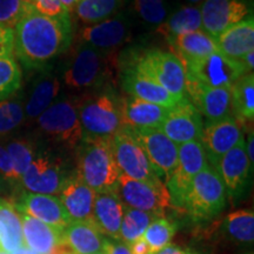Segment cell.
<instances>
[{
  "label": "cell",
  "instance_id": "cell-1",
  "mask_svg": "<svg viewBox=\"0 0 254 254\" xmlns=\"http://www.w3.org/2000/svg\"><path fill=\"white\" fill-rule=\"evenodd\" d=\"M13 52L27 68H41L71 46L73 26L69 14L49 17L37 9L14 28Z\"/></svg>",
  "mask_w": 254,
  "mask_h": 254
},
{
  "label": "cell",
  "instance_id": "cell-2",
  "mask_svg": "<svg viewBox=\"0 0 254 254\" xmlns=\"http://www.w3.org/2000/svg\"><path fill=\"white\" fill-rule=\"evenodd\" d=\"M75 173L95 193L116 192L120 170L111 139H84L78 145Z\"/></svg>",
  "mask_w": 254,
  "mask_h": 254
},
{
  "label": "cell",
  "instance_id": "cell-3",
  "mask_svg": "<svg viewBox=\"0 0 254 254\" xmlns=\"http://www.w3.org/2000/svg\"><path fill=\"white\" fill-rule=\"evenodd\" d=\"M79 119L82 140L111 139L123 126L122 98L109 90L82 98L79 105Z\"/></svg>",
  "mask_w": 254,
  "mask_h": 254
},
{
  "label": "cell",
  "instance_id": "cell-4",
  "mask_svg": "<svg viewBox=\"0 0 254 254\" xmlns=\"http://www.w3.org/2000/svg\"><path fill=\"white\" fill-rule=\"evenodd\" d=\"M226 196V189L220 176L208 165L190 182L182 211L194 221L211 220L225 208Z\"/></svg>",
  "mask_w": 254,
  "mask_h": 254
},
{
  "label": "cell",
  "instance_id": "cell-5",
  "mask_svg": "<svg viewBox=\"0 0 254 254\" xmlns=\"http://www.w3.org/2000/svg\"><path fill=\"white\" fill-rule=\"evenodd\" d=\"M136 72L158 82L174 97L184 99L186 94V73L182 60L161 50H148L131 66Z\"/></svg>",
  "mask_w": 254,
  "mask_h": 254
},
{
  "label": "cell",
  "instance_id": "cell-6",
  "mask_svg": "<svg viewBox=\"0 0 254 254\" xmlns=\"http://www.w3.org/2000/svg\"><path fill=\"white\" fill-rule=\"evenodd\" d=\"M79 105L80 99L73 97L55 101L37 118L39 128L53 140L77 147L82 140Z\"/></svg>",
  "mask_w": 254,
  "mask_h": 254
},
{
  "label": "cell",
  "instance_id": "cell-7",
  "mask_svg": "<svg viewBox=\"0 0 254 254\" xmlns=\"http://www.w3.org/2000/svg\"><path fill=\"white\" fill-rule=\"evenodd\" d=\"M111 147L120 173L124 176L140 182H163L129 128L120 127L111 138Z\"/></svg>",
  "mask_w": 254,
  "mask_h": 254
},
{
  "label": "cell",
  "instance_id": "cell-8",
  "mask_svg": "<svg viewBox=\"0 0 254 254\" xmlns=\"http://www.w3.org/2000/svg\"><path fill=\"white\" fill-rule=\"evenodd\" d=\"M183 65L186 81L205 87H232L238 79L246 74L239 62L227 58L219 51Z\"/></svg>",
  "mask_w": 254,
  "mask_h": 254
},
{
  "label": "cell",
  "instance_id": "cell-9",
  "mask_svg": "<svg viewBox=\"0 0 254 254\" xmlns=\"http://www.w3.org/2000/svg\"><path fill=\"white\" fill-rule=\"evenodd\" d=\"M208 166L204 147L199 140L178 146V164L171 176L165 180L171 205L182 211L184 199L192 179Z\"/></svg>",
  "mask_w": 254,
  "mask_h": 254
},
{
  "label": "cell",
  "instance_id": "cell-10",
  "mask_svg": "<svg viewBox=\"0 0 254 254\" xmlns=\"http://www.w3.org/2000/svg\"><path fill=\"white\" fill-rule=\"evenodd\" d=\"M116 193L124 206L158 217H163L165 209L171 206L170 194L164 182H140L120 174Z\"/></svg>",
  "mask_w": 254,
  "mask_h": 254
},
{
  "label": "cell",
  "instance_id": "cell-11",
  "mask_svg": "<svg viewBox=\"0 0 254 254\" xmlns=\"http://www.w3.org/2000/svg\"><path fill=\"white\" fill-rule=\"evenodd\" d=\"M106 53L86 43L79 45L64 75L66 84L73 88L100 86L109 74Z\"/></svg>",
  "mask_w": 254,
  "mask_h": 254
},
{
  "label": "cell",
  "instance_id": "cell-12",
  "mask_svg": "<svg viewBox=\"0 0 254 254\" xmlns=\"http://www.w3.org/2000/svg\"><path fill=\"white\" fill-rule=\"evenodd\" d=\"M199 8L202 31L217 39L228 27L252 17L253 0H204Z\"/></svg>",
  "mask_w": 254,
  "mask_h": 254
},
{
  "label": "cell",
  "instance_id": "cell-13",
  "mask_svg": "<svg viewBox=\"0 0 254 254\" xmlns=\"http://www.w3.org/2000/svg\"><path fill=\"white\" fill-rule=\"evenodd\" d=\"M244 125L234 117L207 122L202 127L199 141L204 147L208 165L217 170L220 159L244 139Z\"/></svg>",
  "mask_w": 254,
  "mask_h": 254
},
{
  "label": "cell",
  "instance_id": "cell-14",
  "mask_svg": "<svg viewBox=\"0 0 254 254\" xmlns=\"http://www.w3.org/2000/svg\"><path fill=\"white\" fill-rule=\"evenodd\" d=\"M67 177L60 159L44 153L34 157L20 180L28 192L55 195Z\"/></svg>",
  "mask_w": 254,
  "mask_h": 254
},
{
  "label": "cell",
  "instance_id": "cell-15",
  "mask_svg": "<svg viewBox=\"0 0 254 254\" xmlns=\"http://www.w3.org/2000/svg\"><path fill=\"white\" fill-rule=\"evenodd\" d=\"M131 131L144 148L158 177L161 180L163 178L166 180L177 167L178 145L159 128L131 129Z\"/></svg>",
  "mask_w": 254,
  "mask_h": 254
},
{
  "label": "cell",
  "instance_id": "cell-16",
  "mask_svg": "<svg viewBox=\"0 0 254 254\" xmlns=\"http://www.w3.org/2000/svg\"><path fill=\"white\" fill-rule=\"evenodd\" d=\"M202 127L204 124L201 114L190 100L184 98L170 110L159 129L179 146L185 142L199 140Z\"/></svg>",
  "mask_w": 254,
  "mask_h": 254
},
{
  "label": "cell",
  "instance_id": "cell-17",
  "mask_svg": "<svg viewBox=\"0 0 254 254\" xmlns=\"http://www.w3.org/2000/svg\"><path fill=\"white\" fill-rule=\"evenodd\" d=\"M215 171L224 183L226 194L233 200L240 199L246 192L250 176L253 173V167L246 154L245 138L220 159Z\"/></svg>",
  "mask_w": 254,
  "mask_h": 254
},
{
  "label": "cell",
  "instance_id": "cell-18",
  "mask_svg": "<svg viewBox=\"0 0 254 254\" xmlns=\"http://www.w3.org/2000/svg\"><path fill=\"white\" fill-rule=\"evenodd\" d=\"M19 213L30 215L50 226L64 230L71 222L63 202L56 195L26 192L15 202Z\"/></svg>",
  "mask_w": 254,
  "mask_h": 254
},
{
  "label": "cell",
  "instance_id": "cell-19",
  "mask_svg": "<svg viewBox=\"0 0 254 254\" xmlns=\"http://www.w3.org/2000/svg\"><path fill=\"white\" fill-rule=\"evenodd\" d=\"M185 92L190 103L207 122L226 119L232 114L231 87H205L186 81Z\"/></svg>",
  "mask_w": 254,
  "mask_h": 254
},
{
  "label": "cell",
  "instance_id": "cell-20",
  "mask_svg": "<svg viewBox=\"0 0 254 254\" xmlns=\"http://www.w3.org/2000/svg\"><path fill=\"white\" fill-rule=\"evenodd\" d=\"M58 194L71 221H92L95 192L77 173L68 174Z\"/></svg>",
  "mask_w": 254,
  "mask_h": 254
},
{
  "label": "cell",
  "instance_id": "cell-21",
  "mask_svg": "<svg viewBox=\"0 0 254 254\" xmlns=\"http://www.w3.org/2000/svg\"><path fill=\"white\" fill-rule=\"evenodd\" d=\"M128 36L129 24L123 14H116L100 23L87 25L81 30L84 43L104 52L123 45Z\"/></svg>",
  "mask_w": 254,
  "mask_h": 254
},
{
  "label": "cell",
  "instance_id": "cell-22",
  "mask_svg": "<svg viewBox=\"0 0 254 254\" xmlns=\"http://www.w3.org/2000/svg\"><path fill=\"white\" fill-rule=\"evenodd\" d=\"M123 88L127 94H129V97L159 105L166 109H172L182 100L171 94L158 82L140 74L132 67H128L124 72Z\"/></svg>",
  "mask_w": 254,
  "mask_h": 254
},
{
  "label": "cell",
  "instance_id": "cell-23",
  "mask_svg": "<svg viewBox=\"0 0 254 254\" xmlns=\"http://www.w3.org/2000/svg\"><path fill=\"white\" fill-rule=\"evenodd\" d=\"M170 110L132 97L122 98L123 126L131 129L159 128Z\"/></svg>",
  "mask_w": 254,
  "mask_h": 254
},
{
  "label": "cell",
  "instance_id": "cell-24",
  "mask_svg": "<svg viewBox=\"0 0 254 254\" xmlns=\"http://www.w3.org/2000/svg\"><path fill=\"white\" fill-rule=\"evenodd\" d=\"M124 205L116 192L95 193L92 222L103 236L119 239Z\"/></svg>",
  "mask_w": 254,
  "mask_h": 254
},
{
  "label": "cell",
  "instance_id": "cell-25",
  "mask_svg": "<svg viewBox=\"0 0 254 254\" xmlns=\"http://www.w3.org/2000/svg\"><path fill=\"white\" fill-rule=\"evenodd\" d=\"M219 52L227 58L240 62L247 53L254 51V18L240 21L224 31L217 39Z\"/></svg>",
  "mask_w": 254,
  "mask_h": 254
},
{
  "label": "cell",
  "instance_id": "cell-26",
  "mask_svg": "<svg viewBox=\"0 0 254 254\" xmlns=\"http://www.w3.org/2000/svg\"><path fill=\"white\" fill-rule=\"evenodd\" d=\"M19 213V212H18ZM23 228L24 245L38 254H50L63 244V231L45 222L19 213Z\"/></svg>",
  "mask_w": 254,
  "mask_h": 254
},
{
  "label": "cell",
  "instance_id": "cell-27",
  "mask_svg": "<svg viewBox=\"0 0 254 254\" xmlns=\"http://www.w3.org/2000/svg\"><path fill=\"white\" fill-rule=\"evenodd\" d=\"M106 240L92 221H71L63 231V244L73 254L99 252Z\"/></svg>",
  "mask_w": 254,
  "mask_h": 254
},
{
  "label": "cell",
  "instance_id": "cell-28",
  "mask_svg": "<svg viewBox=\"0 0 254 254\" xmlns=\"http://www.w3.org/2000/svg\"><path fill=\"white\" fill-rule=\"evenodd\" d=\"M167 40L176 52L173 55L182 60L183 64L201 59L219 51L215 39L202 30L180 34Z\"/></svg>",
  "mask_w": 254,
  "mask_h": 254
},
{
  "label": "cell",
  "instance_id": "cell-29",
  "mask_svg": "<svg viewBox=\"0 0 254 254\" xmlns=\"http://www.w3.org/2000/svg\"><path fill=\"white\" fill-rule=\"evenodd\" d=\"M60 92V81L52 74H44L34 84L30 98L25 105V117L37 119L51 104L56 101Z\"/></svg>",
  "mask_w": 254,
  "mask_h": 254
},
{
  "label": "cell",
  "instance_id": "cell-30",
  "mask_svg": "<svg viewBox=\"0 0 254 254\" xmlns=\"http://www.w3.org/2000/svg\"><path fill=\"white\" fill-rule=\"evenodd\" d=\"M0 244L6 253H12L24 245L20 215L14 205L0 198Z\"/></svg>",
  "mask_w": 254,
  "mask_h": 254
},
{
  "label": "cell",
  "instance_id": "cell-31",
  "mask_svg": "<svg viewBox=\"0 0 254 254\" xmlns=\"http://www.w3.org/2000/svg\"><path fill=\"white\" fill-rule=\"evenodd\" d=\"M232 112L234 118L244 123L254 119V74H244L232 85Z\"/></svg>",
  "mask_w": 254,
  "mask_h": 254
},
{
  "label": "cell",
  "instance_id": "cell-32",
  "mask_svg": "<svg viewBox=\"0 0 254 254\" xmlns=\"http://www.w3.org/2000/svg\"><path fill=\"white\" fill-rule=\"evenodd\" d=\"M199 30H202L201 14L200 8L196 6L179 8L158 28V31L164 33L167 39Z\"/></svg>",
  "mask_w": 254,
  "mask_h": 254
},
{
  "label": "cell",
  "instance_id": "cell-33",
  "mask_svg": "<svg viewBox=\"0 0 254 254\" xmlns=\"http://www.w3.org/2000/svg\"><path fill=\"white\" fill-rule=\"evenodd\" d=\"M222 233L239 244H252L254 240V213L252 209H239L228 214L222 222Z\"/></svg>",
  "mask_w": 254,
  "mask_h": 254
},
{
  "label": "cell",
  "instance_id": "cell-34",
  "mask_svg": "<svg viewBox=\"0 0 254 254\" xmlns=\"http://www.w3.org/2000/svg\"><path fill=\"white\" fill-rule=\"evenodd\" d=\"M161 218L157 214L148 213V212L139 211L131 207L124 206V215L122 220V226H120L119 239L126 245H131L136 239L142 237L144 232L147 227L154 221L155 219Z\"/></svg>",
  "mask_w": 254,
  "mask_h": 254
},
{
  "label": "cell",
  "instance_id": "cell-35",
  "mask_svg": "<svg viewBox=\"0 0 254 254\" xmlns=\"http://www.w3.org/2000/svg\"><path fill=\"white\" fill-rule=\"evenodd\" d=\"M122 5L123 0H79L74 11L82 23L92 25L116 15Z\"/></svg>",
  "mask_w": 254,
  "mask_h": 254
},
{
  "label": "cell",
  "instance_id": "cell-36",
  "mask_svg": "<svg viewBox=\"0 0 254 254\" xmlns=\"http://www.w3.org/2000/svg\"><path fill=\"white\" fill-rule=\"evenodd\" d=\"M174 233H176V226L170 220L161 217L152 221L142 237L150 247L151 253L154 254L170 245Z\"/></svg>",
  "mask_w": 254,
  "mask_h": 254
},
{
  "label": "cell",
  "instance_id": "cell-37",
  "mask_svg": "<svg viewBox=\"0 0 254 254\" xmlns=\"http://www.w3.org/2000/svg\"><path fill=\"white\" fill-rule=\"evenodd\" d=\"M20 85L21 69L14 57L0 58V101L11 98Z\"/></svg>",
  "mask_w": 254,
  "mask_h": 254
},
{
  "label": "cell",
  "instance_id": "cell-38",
  "mask_svg": "<svg viewBox=\"0 0 254 254\" xmlns=\"http://www.w3.org/2000/svg\"><path fill=\"white\" fill-rule=\"evenodd\" d=\"M25 119V107L19 99L0 101V135L7 134L20 125Z\"/></svg>",
  "mask_w": 254,
  "mask_h": 254
},
{
  "label": "cell",
  "instance_id": "cell-39",
  "mask_svg": "<svg viewBox=\"0 0 254 254\" xmlns=\"http://www.w3.org/2000/svg\"><path fill=\"white\" fill-rule=\"evenodd\" d=\"M34 9L33 5L23 0H0V25L14 28L25 15Z\"/></svg>",
  "mask_w": 254,
  "mask_h": 254
},
{
  "label": "cell",
  "instance_id": "cell-40",
  "mask_svg": "<svg viewBox=\"0 0 254 254\" xmlns=\"http://www.w3.org/2000/svg\"><path fill=\"white\" fill-rule=\"evenodd\" d=\"M6 151L11 158L15 173L20 179L34 159L33 146L27 141L14 140L9 142L6 147Z\"/></svg>",
  "mask_w": 254,
  "mask_h": 254
},
{
  "label": "cell",
  "instance_id": "cell-41",
  "mask_svg": "<svg viewBox=\"0 0 254 254\" xmlns=\"http://www.w3.org/2000/svg\"><path fill=\"white\" fill-rule=\"evenodd\" d=\"M134 8L139 17L151 25L160 26L167 18L164 0H134Z\"/></svg>",
  "mask_w": 254,
  "mask_h": 254
},
{
  "label": "cell",
  "instance_id": "cell-42",
  "mask_svg": "<svg viewBox=\"0 0 254 254\" xmlns=\"http://www.w3.org/2000/svg\"><path fill=\"white\" fill-rule=\"evenodd\" d=\"M33 6L39 13L49 17L69 14L62 5L60 0H33Z\"/></svg>",
  "mask_w": 254,
  "mask_h": 254
},
{
  "label": "cell",
  "instance_id": "cell-43",
  "mask_svg": "<svg viewBox=\"0 0 254 254\" xmlns=\"http://www.w3.org/2000/svg\"><path fill=\"white\" fill-rule=\"evenodd\" d=\"M14 31L12 27L0 25V58L13 56Z\"/></svg>",
  "mask_w": 254,
  "mask_h": 254
},
{
  "label": "cell",
  "instance_id": "cell-44",
  "mask_svg": "<svg viewBox=\"0 0 254 254\" xmlns=\"http://www.w3.org/2000/svg\"><path fill=\"white\" fill-rule=\"evenodd\" d=\"M0 174L4 179L8 180V182H18L20 180L15 173L13 164H12L11 158L6 151V148L0 146Z\"/></svg>",
  "mask_w": 254,
  "mask_h": 254
},
{
  "label": "cell",
  "instance_id": "cell-45",
  "mask_svg": "<svg viewBox=\"0 0 254 254\" xmlns=\"http://www.w3.org/2000/svg\"><path fill=\"white\" fill-rule=\"evenodd\" d=\"M105 250H106L107 254H131L129 246L126 245L123 241L118 240H106V243H105Z\"/></svg>",
  "mask_w": 254,
  "mask_h": 254
},
{
  "label": "cell",
  "instance_id": "cell-46",
  "mask_svg": "<svg viewBox=\"0 0 254 254\" xmlns=\"http://www.w3.org/2000/svg\"><path fill=\"white\" fill-rule=\"evenodd\" d=\"M129 251H131V254H152L144 237H140L134 243H132L129 245Z\"/></svg>",
  "mask_w": 254,
  "mask_h": 254
},
{
  "label": "cell",
  "instance_id": "cell-47",
  "mask_svg": "<svg viewBox=\"0 0 254 254\" xmlns=\"http://www.w3.org/2000/svg\"><path fill=\"white\" fill-rule=\"evenodd\" d=\"M245 150L247 158H249L251 166L253 167L254 164V134H253V128L251 129V133L247 134V139L245 140Z\"/></svg>",
  "mask_w": 254,
  "mask_h": 254
},
{
  "label": "cell",
  "instance_id": "cell-48",
  "mask_svg": "<svg viewBox=\"0 0 254 254\" xmlns=\"http://www.w3.org/2000/svg\"><path fill=\"white\" fill-rule=\"evenodd\" d=\"M241 65H243L244 69H245L246 74H250V73H253L254 68V51L252 52L247 53V55L244 57L243 59L239 62Z\"/></svg>",
  "mask_w": 254,
  "mask_h": 254
},
{
  "label": "cell",
  "instance_id": "cell-49",
  "mask_svg": "<svg viewBox=\"0 0 254 254\" xmlns=\"http://www.w3.org/2000/svg\"><path fill=\"white\" fill-rule=\"evenodd\" d=\"M154 254H196V253L192 252V251H189V250L180 249V247H177V246L168 245L167 247H165V249L160 250L159 252L154 253Z\"/></svg>",
  "mask_w": 254,
  "mask_h": 254
},
{
  "label": "cell",
  "instance_id": "cell-50",
  "mask_svg": "<svg viewBox=\"0 0 254 254\" xmlns=\"http://www.w3.org/2000/svg\"><path fill=\"white\" fill-rule=\"evenodd\" d=\"M60 2H62V5L65 7L66 11H67L68 13H71L72 11L75 9V6H77L79 0H60Z\"/></svg>",
  "mask_w": 254,
  "mask_h": 254
},
{
  "label": "cell",
  "instance_id": "cell-51",
  "mask_svg": "<svg viewBox=\"0 0 254 254\" xmlns=\"http://www.w3.org/2000/svg\"><path fill=\"white\" fill-rule=\"evenodd\" d=\"M50 254H73V253L71 252V250H69L67 246H65L64 244H60V245Z\"/></svg>",
  "mask_w": 254,
  "mask_h": 254
},
{
  "label": "cell",
  "instance_id": "cell-52",
  "mask_svg": "<svg viewBox=\"0 0 254 254\" xmlns=\"http://www.w3.org/2000/svg\"><path fill=\"white\" fill-rule=\"evenodd\" d=\"M11 254H38V253L34 252V251H32L31 249H28L27 246L23 245L21 247H19L18 250H15L14 252H12Z\"/></svg>",
  "mask_w": 254,
  "mask_h": 254
},
{
  "label": "cell",
  "instance_id": "cell-53",
  "mask_svg": "<svg viewBox=\"0 0 254 254\" xmlns=\"http://www.w3.org/2000/svg\"><path fill=\"white\" fill-rule=\"evenodd\" d=\"M187 1L190 2V4H198V2L204 1V0H187Z\"/></svg>",
  "mask_w": 254,
  "mask_h": 254
},
{
  "label": "cell",
  "instance_id": "cell-54",
  "mask_svg": "<svg viewBox=\"0 0 254 254\" xmlns=\"http://www.w3.org/2000/svg\"><path fill=\"white\" fill-rule=\"evenodd\" d=\"M93 254H107V252H106V250H105V246H104L103 250L99 251V252H95V253H93Z\"/></svg>",
  "mask_w": 254,
  "mask_h": 254
},
{
  "label": "cell",
  "instance_id": "cell-55",
  "mask_svg": "<svg viewBox=\"0 0 254 254\" xmlns=\"http://www.w3.org/2000/svg\"><path fill=\"white\" fill-rule=\"evenodd\" d=\"M2 179H4V178H2L1 174H0V190H1V187H2Z\"/></svg>",
  "mask_w": 254,
  "mask_h": 254
},
{
  "label": "cell",
  "instance_id": "cell-56",
  "mask_svg": "<svg viewBox=\"0 0 254 254\" xmlns=\"http://www.w3.org/2000/svg\"><path fill=\"white\" fill-rule=\"evenodd\" d=\"M23 1H25V2H28V4H32V5H33V0H23Z\"/></svg>",
  "mask_w": 254,
  "mask_h": 254
},
{
  "label": "cell",
  "instance_id": "cell-57",
  "mask_svg": "<svg viewBox=\"0 0 254 254\" xmlns=\"http://www.w3.org/2000/svg\"><path fill=\"white\" fill-rule=\"evenodd\" d=\"M0 254H8V253H6L4 250H0Z\"/></svg>",
  "mask_w": 254,
  "mask_h": 254
},
{
  "label": "cell",
  "instance_id": "cell-58",
  "mask_svg": "<svg viewBox=\"0 0 254 254\" xmlns=\"http://www.w3.org/2000/svg\"><path fill=\"white\" fill-rule=\"evenodd\" d=\"M0 250H2V249H1V244H0Z\"/></svg>",
  "mask_w": 254,
  "mask_h": 254
}]
</instances>
